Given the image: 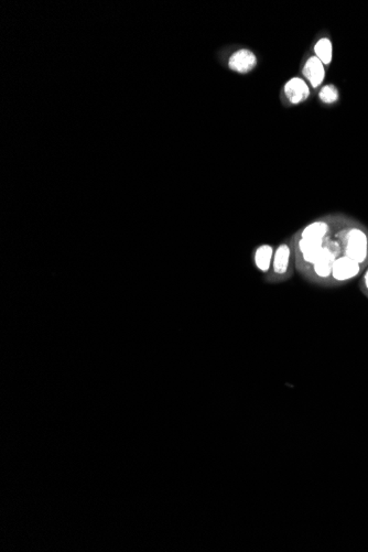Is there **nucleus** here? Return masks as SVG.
<instances>
[{"mask_svg": "<svg viewBox=\"0 0 368 552\" xmlns=\"http://www.w3.org/2000/svg\"><path fill=\"white\" fill-rule=\"evenodd\" d=\"M345 255L365 267L368 264V233L358 225L343 230Z\"/></svg>", "mask_w": 368, "mask_h": 552, "instance_id": "nucleus-1", "label": "nucleus"}, {"mask_svg": "<svg viewBox=\"0 0 368 552\" xmlns=\"http://www.w3.org/2000/svg\"><path fill=\"white\" fill-rule=\"evenodd\" d=\"M294 258V249L291 243H283L275 249L271 268L267 274L269 283H278L288 281L292 276V260Z\"/></svg>", "mask_w": 368, "mask_h": 552, "instance_id": "nucleus-2", "label": "nucleus"}, {"mask_svg": "<svg viewBox=\"0 0 368 552\" xmlns=\"http://www.w3.org/2000/svg\"><path fill=\"white\" fill-rule=\"evenodd\" d=\"M363 266L350 257L343 256L336 259L332 268L331 285H341L352 281L360 275Z\"/></svg>", "mask_w": 368, "mask_h": 552, "instance_id": "nucleus-3", "label": "nucleus"}, {"mask_svg": "<svg viewBox=\"0 0 368 552\" xmlns=\"http://www.w3.org/2000/svg\"><path fill=\"white\" fill-rule=\"evenodd\" d=\"M283 95L289 104L298 105L308 101L311 95V86L300 76H294L283 85Z\"/></svg>", "mask_w": 368, "mask_h": 552, "instance_id": "nucleus-4", "label": "nucleus"}, {"mask_svg": "<svg viewBox=\"0 0 368 552\" xmlns=\"http://www.w3.org/2000/svg\"><path fill=\"white\" fill-rule=\"evenodd\" d=\"M301 73L304 80L307 81L311 87L319 88L322 86L323 82L326 80V65H323L315 54H312L304 60Z\"/></svg>", "mask_w": 368, "mask_h": 552, "instance_id": "nucleus-5", "label": "nucleus"}, {"mask_svg": "<svg viewBox=\"0 0 368 552\" xmlns=\"http://www.w3.org/2000/svg\"><path fill=\"white\" fill-rule=\"evenodd\" d=\"M256 54L249 49H240V50L236 51L228 61L230 69L235 72L242 73V74L251 72L256 67Z\"/></svg>", "mask_w": 368, "mask_h": 552, "instance_id": "nucleus-6", "label": "nucleus"}, {"mask_svg": "<svg viewBox=\"0 0 368 552\" xmlns=\"http://www.w3.org/2000/svg\"><path fill=\"white\" fill-rule=\"evenodd\" d=\"M313 54L326 67L331 65L332 59H333V43H332L331 39L328 37H320L313 46Z\"/></svg>", "mask_w": 368, "mask_h": 552, "instance_id": "nucleus-7", "label": "nucleus"}, {"mask_svg": "<svg viewBox=\"0 0 368 552\" xmlns=\"http://www.w3.org/2000/svg\"><path fill=\"white\" fill-rule=\"evenodd\" d=\"M274 255H275V249L272 246H259L255 253V264L257 268L264 274H268L271 268Z\"/></svg>", "mask_w": 368, "mask_h": 552, "instance_id": "nucleus-8", "label": "nucleus"}, {"mask_svg": "<svg viewBox=\"0 0 368 552\" xmlns=\"http://www.w3.org/2000/svg\"><path fill=\"white\" fill-rule=\"evenodd\" d=\"M319 97L324 104H333L339 99V91L333 84H326L321 87Z\"/></svg>", "mask_w": 368, "mask_h": 552, "instance_id": "nucleus-9", "label": "nucleus"}, {"mask_svg": "<svg viewBox=\"0 0 368 552\" xmlns=\"http://www.w3.org/2000/svg\"><path fill=\"white\" fill-rule=\"evenodd\" d=\"M363 285L364 292H365L366 296H368V269L366 270L365 276H364Z\"/></svg>", "mask_w": 368, "mask_h": 552, "instance_id": "nucleus-10", "label": "nucleus"}]
</instances>
